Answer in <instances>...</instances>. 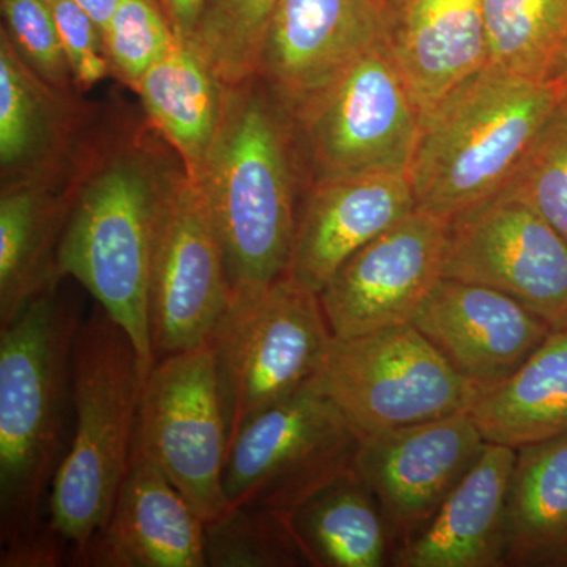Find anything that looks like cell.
I'll list each match as a JSON object with an SVG mask.
<instances>
[{"label": "cell", "mask_w": 567, "mask_h": 567, "mask_svg": "<svg viewBox=\"0 0 567 567\" xmlns=\"http://www.w3.org/2000/svg\"><path fill=\"white\" fill-rule=\"evenodd\" d=\"M442 276L491 287L551 330L567 328V244L506 188L447 221Z\"/></svg>", "instance_id": "cell-12"}, {"label": "cell", "mask_w": 567, "mask_h": 567, "mask_svg": "<svg viewBox=\"0 0 567 567\" xmlns=\"http://www.w3.org/2000/svg\"><path fill=\"white\" fill-rule=\"evenodd\" d=\"M142 382L125 331L96 305L73 344V431L52 484L48 532L62 561L82 566L132 458Z\"/></svg>", "instance_id": "cell-5"}, {"label": "cell", "mask_w": 567, "mask_h": 567, "mask_svg": "<svg viewBox=\"0 0 567 567\" xmlns=\"http://www.w3.org/2000/svg\"><path fill=\"white\" fill-rule=\"evenodd\" d=\"M103 40L111 73L134 91L145 71L173 48L177 35L158 0H121L104 25Z\"/></svg>", "instance_id": "cell-31"}, {"label": "cell", "mask_w": 567, "mask_h": 567, "mask_svg": "<svg viewBox=\"0 0 567 567\" xmlns=\"http://www.w3.org/2000/svg\"><path fill=\"white\" fill-rule=\"evenodd\" d=\"M561 78H563V80H565L566 85H567V66H566V70L563 71Z\"/></svg>", "instance_id": "cell-36"}, {"label": "cell", "mask_w": 567, "mask_h": 567, "mask_svg": "<svg viewBox=\"0 0 567 567\" xmlns=\"http://www.w3.org/2000/svg\"><path fill=\"white\" fill-rule=\"evenodd\" d=\"M74 2L80 3L82 9L87 11L89 14L99 22L102 31L104 25L110 21L111 14L114 13L115 7L121 0H74Z\"/></svg>", "instance_id": "cell-35"}, {"label": "cell", "mask_w": 567, "mask_h": 567, "mask_svg": "<svg viewBox=\"0 0 567 567\" xmlns=\"http://www.w3.org/2000/svg\"><path fill=\"white\" fill-rule=\"evenodd\" d=\"M2 32L22 61L37 74L61 89L71 92L74 85L58 24L48 0H0Z\"/></svg>", "instance_id": "cell-32"}, {"label": "cell", "mask_w": 567, "mask_h": 567, "mask_svg": "<svg viewBox=\"0 0 567 567\" xmlns=\"http://www.w3.org/2000/svg\"><path fill=\"white\" fill-rule=\"evenodd\" d=\"M278 0H205L193 40L226 85L256 74L268 21Z\"/></svg>", "instance_id": "cell-28"}, {"label": "cell", "mask_w": 567, "mask_h": 567, "mask_svg": "<svg viewBox=\"0 0 567 567\" xmlns=\"http://www.w3.org/2000/svg\"><path fill=\"white\" fill-rule=\"evenodd\" d=\"M292 117L308 188L357 175L409 174L421 112L383 40Z\"/></svg>", "instance_id": "cell-8"}, {"label": "cell", "mask_w": 567, "mask_h": 567, "mask_svg": "<svg viewBox=\"0 0 567 567\" xmlns=\"http://www.w3.org/2000/svg\"><path fill=\"white\" fill-rule=\"evenodd\" d=\"M383 43L421 114L488 63L484 0H382Z\"/></svg>", "instance_id": "cell-19"}, {"label": "cell", "mask_w": 567, "mask_h": 567, "mask_svg": "<svg viewBox=\"0 0 567 567\" xmlns=\"http://www.w3.org/2000/svg\"><path fill=\"white\" fill-rule=\"evenodd\" d=\"M331 341L319 295L287 275L259 292L233 295L208 339L227 450L252 416L311 382Z\"/></svg>", "instance_id": "cell-6"}, {"label": "cell", "mask_w": 567, "mask_h": 567, "mask_svg": "<svg viewBox=\"0 0 567 567\" xmlns=\"http://www.w3.org/2000/svg\"><path fill=\"white\" fill-rule=\"evenodd\" d=\"M233 295L210 208L182 167L164 193L153 230L151 331L156 360L208 342Z\"/></svg>", "instance_id": "cell-11"}, {"label": "cell", "mask_w": 567, "mask_h": 567, "mask_svg": "<svg viewBox=\"0 0 567 567\" xmlns=\"http://www.w3.org/2000/svg\"><path fill=\"white\" fill-rule=\"evenodd\" d=\"M55 177L3 183L0 193V327L62 281L58 252L71 186Z\"/></svg>", "instance_id": "cell-22"}, {"label": "cell", "mask_w": 567, "mask_h": 567, "mask_svg": "<svg viewBox=\"0 0 567 567\" xmlns=\"http://www.w3.org/2000/svg\"><path fill=\"white\" fill-rule=\"evenodd\" d=\"M486 445L468 412L360 436L353 470L382 507L395 548L434 518Z\"/></svg>", "instance_id": "cell-13"}, {"label": "cell", "mask_w": 567, "mask_h": 567, "mask_svg": "<svg viewBox=\"0 0 567 567\" xmlns=\"http://www.w3.org/2000/svg\"><path fill=\"white\" fill-rule=\"evenodd\" d=\"M447 221L415 208L353 254L319 293L334 338L412 323L442 278Z\"/></svg>", "instance_id": "cell-14"}, {"label": "cell", "mask_w": 567, "mask_h": 567, "mask_svg": "<svg viewBox=\"0 0 567 567\" xmlns=\"http://www.w3.org/2000/svg\"><path fill=\"white\" fill-rule=\"evenodd\" d=\"M290 524L309 566L382 567L393 558L382 507L353 468L316 492Z\"/></svg>", "instance_id": "cell-26"}, {"label": "cell", "mask_w": 567, "mask_h": 567, "mask_svg": "<svg viewBox=\"0 0 567 567\" xmlns=\"http://www.w3.org/2000/svg\"><path fill=\"white\" fill-rule=\"evenodd\" d=\"M305 174L292 114L257 74L226 85L199 185L218 229L234 295L286 276Z\"/></svg>", "instance_id": "cell-2"}, {"label": "cell", "mask_w": 567, "mask_h": 567, "mask_svg": "<svg viewBox=\"0 0 567 567\" xmlns=\"http://www.w3.org/2000/svg\"><path fill=\"white\" fill-rule=\"evenodd\" d=\"M175 35L193 39L205 0H158Z\"/></svg>", "instance_id": "cell-34"}, {"label": "cell", "mask_w": 567, "mask_h": 567, "mask_svg": "<svg viewBox=\"0 0 567 567\" xmlns=\"http://www.w3.org/2000/svg\"><path fill=\"white\" fill-rule=\"evenodd\" d=\"M505 566L567 567V434L516 450Z\"/></svg>", "instance_id": "cell-25"}, {"label": "cell", "mask_w": 567, "mask_h": 567, "mask_svg": "<svg viewBox=\"0 0 567 567\" xmlns=\"http://www.w3.org/2000/svg\"><path fill=\"white\" fill-rule=\"evenodd\" d=\"M145 114L186 174L196 178L218 132L226 84L193 39L177 37L173 48L137 82Z\"/></svg>", "instance_id": "cell-23"}, {"label": "cell", "mask_w": 567, "mask_h": 567, "mask_svg": "<svg viewBox=\"0 0 567 567\" xmlns=\"http://www.w3.org/2000/svg\"><path fill=\"white\" fill-rule=\"evenodd\" d=\"M182 167L177 155L140 136L96 152L71 186L59 245V274L80 282L125 331L140 360L142 382L156 363L151 331L156 212Z\"/></svg>", "instance_id": "cell-3"}, {"label": "cell", "mask_w": 567, "mask_h": 567, "mask_svg": "<svg viewBox=\"0 0 567 567\" xmlns=\"http://www.w3.org/2000/svg\"><path fill=\"white\" fill-rule=\"evenodd\" d=\"M205 522L140 440L82 567H205Z\"/></svg>", "instance_id": "cell-17"}, {"label": "cell", "mask_w": 567, "mask_h": 567, "mask_svg": "<svg viewBox=\"0 0 567 567\" xmlns=\"http://www.w3.org/2000/svg\"><path fill=\"white\" fill-rule=\"evenodd\" d=\"M566 100L561 76L525 80L487 63L421 114L409 167L416 207L451 221L505 189Z\"/></svg>", "instance_id": "cell-4"}, {"label": "cell", "mask_w": 567, "mask_h": 567, "mask_svg": "<svg viewBox=\"0 0 567 567\" xmlns=\"http://www.w3.org/2000/svg\"><path fill=\"white\" fill-rule=\"evenodd\" d=\"M76 106L41 80L0 31V171L3 183L55 177L70 167Z\"/></svg>", "instance_id": "cell-21"}, {"label": "cell", "mask_w": 567, "mask_h": 567, "mask_svg": "<svg viewBox=\"0 0 567 567\" xmlns=\"http://www.w3.org/2000/svg\"><path fill=\"white\" fill-rule=\"evenodd\" d=\"M488 65L532 81L567 66V0H484Z\"/></svg>", "instance_id": "cell-27"}, {"label": "cell", "mask_w": 567, "mask_h": 567, "mask_svg": "<svg viewBox=\"0 0 567 567\" xmlns=\"http://www.w3.org/2000/svg\"><path fill=\"white\" fill-rule=\"evenodd\" d=\"M309 385L360 436L468 412L480 394L413 323L333 336Z\"/></svg>", "instance_id": "cell-7"}, {"label": "cell", "mask_w": 567, "mask_h": 567, "mask_svg": "<svg viewBox=\"0 0 567 567\" xmlns=\"http://www.w3.org/2000/svg\"><path fill=\"white\" fill-rule=\"evenodd\" d=\"M358 445L341 410L308 383L241 427L227 450L224 494L230 507L292 522L316 492L353 468Z\"/></svg>", "instance_id": "cell-9"}, {"label": "cell", "mask_w": 567, "mask_h": 567, "mask_svg": "<svg viewBox=\"0 0 567 567\" xmlns=\"http://www.w3.org/2000/svg\"><path fill=\"white\" fill-rule=\"evenodd\" d=\"M382 40V0H278L256 74L293 114Z\"/></svg>", "instance_id": "cell-15"}, {"label": "cell", "mask_w": 567, "mask_h": 567, "mask_svg": "<svg viewBox=\"0 0 567 567\" xmlns=\"http://www.w3.org/2000/svg\"><path fill=\"white\" fill-rule=\"evenodd\" d=\"M58 24L74 87L91 89L111 73L103 31L74 0H48Z\"/></svg>", "instance_id": "cell-33"}, {"label": "cell", "mask_w": 567, "mask_h": 567, "mask_svg": "<svg viewBox=\"0 0 567 567\" xmlns=\"http://www.w3.org/2000/svg\"><path fill=\"white\" fill-rule=\"evenodd\" d=\"M412 323L480 391L516 372L551 331L514 298L443 276Z\"/></svg>", "instance_id": "cell-16"}, {"label": "cell", "mask_w": 567, "mask_h": 567, "mask_svg": "<svg viewBox=\"0 0 567 567\" xmlns=\"http://www.w3.org/2000/svg\"><path fill=\"white\" fill-rule=\"evenodd\" d=\"M516 450L487 443L434 518L395 548L399 567L505 566L507 492Z\"/></svg>", "instance_id": "cell-20"}, {"label": "cell", "mask_w": 567, "mask_h": 567, "mask_svg": "<svg viewBox=\"0 0 567 567\" xmlns=\"http://www.w3.org/2000/svg\"><path fill=\"white\" fill-rule=\"evenodd\" d=\"M506 189L546 219L567 244V100L537 134Z\"/></svg>", "instance_id": "cell-30"}, {"label": "cell", "mask_w": 567, "mask_h": 567, "mask_svg": "<svg viewBox=\"0 0 567 567\" xmlns=\"http://www.w3.org/2000/svg\"><path fill=\"white\" fill-rule=\"evenodd\" d=\"M205 558L210 567L309 566L290 522L249 507L205 524Z\"/></svg>", "instance_id": "cell-29"}, {"label": "cell", "mask_w": 567, "mask_h": 567, "mask_svg": "<svg viewBox=\"0 0 567 567\" xmlns=\"http://www.w3.org/2000/svg\"><path fill=\"white\" fill-rule=\"evenodd\" d=\"M415 208L409 174L357 175L309 186L286 275L319 295L346 260Z\"/></svg>", "instance_id": "cell-18"}, {"label": "cell", "mask_w": 567, "mask_h": 567, "mask_svg": "<svg viewBox=\"0 0 567 567\" xmlns=\"http://www.w3.org/2000/svg\"><path fill=\"white\" fill-rule=\"evenodd\" d=\"M81 317L59 286L0 327V566L63 565L48 503L73 431Z\"/></svg>", "instance_id": "cell-1"}, {"label": "cell", "mask_w": 567, "mask_h": 567, "mask_svg": "<svg viewBox=\"0 0 567 567\" xmlns=\"http://www.w3.org/2000/svg\"><path fill=\"white\" fill-rule=\"evenodd\" d=\"M487 443L518 447L567 434V328L551 330L503 382L468 410Z\"/></svg>", "instance_id": "cell-24"}, {"label": "cell", "mask_w": 567, "mask_h": 567, "mask_svg": "<svg viewBox=\"0 0 567 567\" xmlns=\"http://www.w3.org/2000/svg\"><path fill=\"white\" fill-rule=\"evenodd\" d=\"M136 439L205 524L229 513L227 427L210 342L156 360L142 386Z\"/></svg>", "instance_id": "cell-10"}]
</instances>
